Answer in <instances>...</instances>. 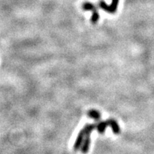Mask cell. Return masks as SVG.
Here are the masks:
<instances>
[{"instance_id":"obj_7","label":"cell","mask_w":154,"mask_h":154,"mask_svg":"<svg viewBox=\"0 0 154 154\" xmlns=\"http://www.w3.org/2000/svg\"><path fill=\"white\" fill-rule=\"evenodd\" d=\"M82 8H83L84 10H89L91 11V12H93L95 9H96L94 4H91V3L90 2H85L84 4H83V6H82Z\"/></svg>"},{"instance_id":"obj_3","label":"cell","mask_w":154,"mask_h":154,"mask_svg":"<svg viewBox=\"0 0 154 154\" xmlns=\"http://www.w3.org/2000/svg\"><path fill=\"white\" fill-rule=\"evenodd\" d=\"M90 135L91 134H86L85 135L84 140L83 141V144L81 145V151L83 153H87L88 150H89L90 144H91V138H90Z\"/></svg>"},{"instance_id":"obj_5","label":"cell","mask_w":154,"mask_h":154,"mask_svg":"<svg viewBox=\"0 0 154 154\" xmlns=\"http://www.w3.org/2000/svg\"><path fill=\"white\" fill-rule=\"evenodd\" d=\"M107 126H108V122H107V121H101V122L99 123L97 126H96V128H97V131H99V133H104Z\"/></svg>"},{"instance_id":"obj_6","label":"cell","mask_w":154,"mask_h":154,"mask_svg":"<svg viewBox=\"0 0 154 154\" xmlns=\"http://www.w3.org/2000/svg\"><path fill=\"white\" fill-rule=\"evenodd\" d=\"M88 115L90 118L96 120V121H98V120L101 119V113L98 111H96V110H90V111L88 112Z\"/></svg>"},{"instance_id":"obj_8","label":"cell","mask_w":154,"mask_h":154,"mask_svg":"<svg viewBox=\"0 0 154 154\" xmlns=\"http://www.w3.org/2000/svg\"><path fill=\"white\" fill-rule=\"evenodd\" d=\"M99 19V12H98L97 9H95L94 11L92 12V16H91V21L93 24H96Z\"/></svg>"},{"instance_id":"obj_2","label":"cell","mask_w":154,"mask_h":154,"mask_svg":"<svg viewBox=\"0 0 154 154\" xmlns=\"http://www.w3.org/2000/svg\"><path fill=\"white\" fill-rule=\"evenodd\" d=\"M85 137V132L84 131V129H82L80 132L78 134V136L76 139L75 143H74V151H78L80 149V147L81 146L82 144H83V141L84 140Z\"/></svg>"},{"instance_id":"obj_1","label":"cell","mask_w":154,"mask_h":154,"mask_svg":"<svg viewBox=\"0 0 154 154\" xmlns=\"http://www.w3.org/2000/svg\"><path fill=\"white\" fill-rule=\"evenodd\" d=\"M118 4H119V0H112L111 5L109 6L104 1H99V7L108 13H115L117 9Z\"/></svg>"},{"instance_id":"obj_4","label":"cell","mask_w":154,"mask_h":154,"mask_svg":"<svg viewBox=\"0 0 154 154\" xmlns=\"http://www.w3.org/2000/svg\"><path fill=\"white\" fill-rule=\"evenodd\" d=\"M107 122H108V126H110L113 131V133L115 134H119L121 132V129L118 124V123L116 122V121H115L114 119H108L107 120Z\"/></svg>"}]
</instances>
